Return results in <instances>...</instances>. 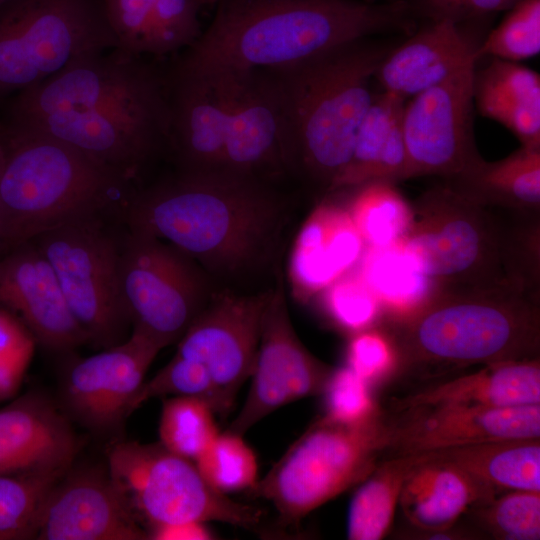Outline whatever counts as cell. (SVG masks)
Listing matches in <instances>:
<instances>
[{
	"label": "cell",
	"instance_id": "obj_1",
	"mask_svg": "<svg viewBox=\"0 0 540 540\" xmlns=\"http://www.w3.org/2000/svg\"><path fill=\"white\" fill-rule=\"evenodd\" d=\"M166 77L121 48L89 53L13 96L5 122L54 137L127 182L167 148Z\"/></svg>",
	"mask_w": 540,
	"mask_h": 540
},
{
	"label": "cell",
	"instance_id": "obj_2",
	"mask_svg": "<svg viewBox=\"0 0 540 540\" xmlns=\"http://www.w3.org/2000/svg\"><path fill=\"white\" fill-rule=\"evenodd\" d=\"M122 210L128 230L173 245L236 291L274 270L289 224L271 182L226 169L177 170L131 193Z\"/></svg>",
	"mask_w": 540,
	"mask_h": 540
},
{
	"label": "cell",
	"instance_id": "obj_3",
	"mask_svg": "<svg viewBox=\"0 0 540 540\" xmlns=\"http://www.w3.org/2000/svg\"><path fill=\"white\" fill-rule=\"evenodd\" d=\"M205 31L174 67L189 71L281 69L342 44L412 33L405 0H217Z\"/></svg>",
	"mask_w": 540,
	"mask_h": 540
},
{
	"label": "cell",
	"instance_id": "obj_4",
	"mask_svg": "<svg viewBox=\"0 0 540 540\" xmlns=\"http://www.w3.org/2000/svg\"><path fill=\"white\" fill-rule=\"evenodd\" d=\"M396 373L432 379L474 365L539 357L540 294L519 285L438 289L411 316L386 321Z\"/></svg>",
	"mask_w": 540,
	"mask_h": 540
},
{
	"label": "cell",
	"instance_id": "obj_5",
	"mask_svg": "<svg viewBox=\"0 0 540 540\" xmlns=\"http://www.w3.org/2000/svg\"><path fill=\"white\" fill-rule=\"evenodd\" d=\"M395 45L366 37L295 65L269 69L282 97L288 173L318 194L331 193L349 163L375 93L371 82Z\"/></svg>",
	"mask_w": 540,
	"mask_h": 540
},
{
	"label": "cell",
	"instance_id": "obj_6",
	"mask_svg": "<svg viewBox=\"0 0 540 540\" xmlns=\"http://www.w3.org/2000/svg\"><path fill=\"white\" fill-rule=\"evenodd\" d=\"M5 125L0 238L7 248L63 224L124 206L131 183L68 144Z\"/></svg>",
	"mask_w": 540,
	"mask_h": 540
},
{
	"label": "cell",
	"instance_id": "obj_7",
	"mask_svg": "<svg viewBox=\"0 0 540 540\" xmlns=\"http://www.w3.org/2000/svg\"><path fill=\"white\" fill-rule=\"evenodd\" d=\"M412 208L403 241L438 289L519 285L511 275L506 210L469 201L444 183L424 191Z\"/></svg>",
	"mask_w": 540,
	"mask_h": 540
},
{
	"label": "cell",
	"instance_id": "obj_8",
	"mask_svg": "<svg viewBox=\"0 0 540 540\" xmlns=\"http://www.w3.org/2000/svg\"><path fill=\"white\" fill-rule=\"evenodd\" d=\"M387 416L356 426L321 417L251 489L269 501L284 524H294L362 482L383 459Z\"/></svg>",
	"mask_w": 540,
	"mask_h": 540
},
{
	"label": "cell",
	"instance_id": "obj_9",
	"mask_svg": "<svg viewBox=\"0 0 540 540\" xmlns=\"http://www.w3.org/2000/svg\"><path fill=\"white\" fill-rule=\"evenodd\" d=\"M117 47L104 0H9L0 6V101Z\"/></svg>",
	"mask_w": 540,
	"mask_h": 540
},
{
	"label": "cell",
	"instance_id": "obj_10",
	"mask_svg": "<svg viewBox=\"0 0 540 540\" xmlns=\"http://www.w3.org/2000/svg\"><path fill=\"white\" fill-rule=\"evenodd\" d=\"M107 459L113 484L146 531L158 525L210 521L253 529L262 520L261 509L216 491L194 461L160 442L116 440Z\"/></svg>",
	"mask_w": 540,
	"mask_h": 540
},
{
	"label": "cell",
	"instance_id": "obj_11",
	"mask_svg": "<svg viewBox=\"0 0 540 540\" xmlns=\"http://www.w3.org/2000/svg\"><path fill=\"white\" fill-rule=\"evenodd\" d=\"M120 239L96 215L30 240L53 268L88 343L101 350L124 342L132 331L120 290Z\"/></svg>",
	"mask_w": 540,
	"mask_h": 540
},
{
	"label": "cell",
	"instance_id": "obj_12",
	"mask_svg": "<svg viewBox=\"0 0 540 540\" xmlns=\"http://www.w3.org/2000/svg\"><path fill=\"white\" fill-rule=\"evenodd\" d=\"M119 282L132 330L162 349L180 340L219 288L173 245L128 229L120 239Z\"/></svg>",
	"mask_w": 540,
	"mask_h": 540
},
{
	"label": "cell",
	"instance_id": "obj_13",
	"mask_svg": "<svg viewBox=\"0 0 540 540\" xmlns=\"http://www.w3.org/2000/svg\"><path fill=\"white\" fill-rule=\"evenodd\" d=\"M162 348L132 330L122 343L89 357H75L62 369L57 403L67 418L102 437L119 436L134 412L145 375Z\"/></svg>",
	"mask_w": 540,
	"mask_h": 540
},
{
	"label": "cell",
	"instance_id": "obj_14",
	"mask_svg": "<svg viewBox=\"0 0 540 540\" xmlns=\"http://www.w3.org/2000/svg\"><path fill=\"white\" fill-rule=\"evenodd\" d=\"M273 286L256 291L218 288L177 342L175 355L200 364L218 394L223 416L250 378Z\"/></svg>",
	"mask_w": 540,
	"mask_h": 540
},
{
	"label": "cell",
	"instance_id": "obj_15",
	"mask_svg": "<svg viewBox=\"0 0 540 540\" xmlns=\"http://www.w3.org/2000/svg\"><path fill=\"white\" fill-rule=\"evenodd\" d=\"M472 63L406 101L402 116L407 179L451 178L482 157L474 138Z\"/></svg>",
	"mask_w": 540,
	"mask_h": 540
},
{
	"label": "cell",
	"instance_id": "obj_16",
	"mask_svg": "<svg viewBox=\"0 0 540 540\" xmlns=\"http://www.w3.org/2000/svg\"><path fill=\"white\" fill-rule=\"evenodd\" d=\"M333 369L299 339L277 277L262 320L249 391L227 430L243 435L281 407L322 394Z\"/></svg>",
	"mask_w": 540,
	"mask_h": 540
},
{
	"label": "cell",
	"instance_id": "obj_17",
	"mask_svg": "<svg viewBox=\"0 0 540 540\" xmlns=\"http://www.w3.org/2000/svg\"><path fill=\"white\" fill-rule=\"evenodd\" d=\"M217 73L228 104L223 168L273 182L288 173L287 129L280 88L269 69Z\"/></svg>",
	"mask_w": 540,
	"mask_h": 540
},
{
	"label": "cell",
	"instance_id": "obj_18",
	"mask_svg": "<svg viewBox=\"0 0 540 540\" xmlns=\"http://www.w3.org/2000/svg\"><path fill=\"white\" fill-rule=\"evenodd\" d=\"M386 416L388 440L383 459L489 441L540 437V404L420 405Z\"/></svg>",
	"mask_w": 540,
	"mask_h": 540
},
{
	"label": "cell",
	"instance_id": "obj_19",
	"mask_svg": "<svg viewBox=\"0 0 540 540\" xmlns=\"http://www.w3.org/2000/svg\"><path fill=\"white\" fill-rule=\"evenodd\" d=\"M73 465L49 491L35 540L149 539L108 471Z\"/></svg>",
	"mask_w": 540,
	"mask_h": 540
},
{
	"label": "cell",
	"instance_id": "obj_20",
	"mask_svg": "<svg viewBox=\"0 0 540 540\" xmlns=\"http://www.w3.org/2000/svg\"><path fill=\"white\" fill-rule=\"evenodd\" d=\"M8 249L0 254V308L16 316L49 351L69 353L88 343L38 247L27 241Z\"/></svg>",
	"mask_w": 540,
	"mask_h": 540
},
{
	"label": "cell",
	"instance_id": "obj_21",
	"mask_svg": "<svg viewBox=\"0 0 540 540\" xmlns=\"http://www.w3.org/2000/svg\"><path fill=\"white\" fill-rule=\"evenodd\" d=\"M166 82L170 112L167 148L177 170L224 169L228 104L220 76L174 67Z\"/></svg>",
	"mask_w": 540,
	"mask_h": 540
},
{
	"label": "cell",
	"instance_id": "obj_22",
	"mask_svg": "<svg viewBox=\"0 0 540 540\" xmlns=\"http://www.w3.org/2000/svg\"><path fill=\"white\" fill-rule=\"evenodd\" d=\"M79 450L56 400L29 391L0 409V474L67 471Z\"/></svg>",
	"mask_w": 540,
	"mask_h": 540
},
{
	"label": "cell",
	"instance_id": "obj_23",
	"mask_svg": "<svg viewBox=\"0 0 540 540\" xmlns=\"http://www.w3.org/2000/svg\"><path fill=\"white\" fill-rule=\"evenodd\" d=\"M409 472L399 498L412 525L410 536L426 539H476L456 523L472 507L497 496L460 468L425 453Z\"/></svg>",
	"mask_w": 540,
	"mask_h": 540
},
{
	"label": "cell",
	"instance_id": "obj_24",
	"mask_svg": "<svg viewBox=\"0 0 540 540\" xmlns=\"http://www.w3.org/2000/svg\"><path fill=\"white\" fill-rule=\"evenodd\" d=\"M467 25L428 21L387 53L374 79L382 90L405 99L449 79L477 62L479 43Z\"/></svg>",
	"mask_w": 540,
	"mask_h": 540
},
{
	"label": "cell",
	"instance_id": "obj_25",
	"mask_svg": "<svg viewBox=\"0 0 540 540\" xmlns=\"http://www.w3.org/2000/svg\"><path fill=\"white\" fill-rule=\"evenodd\" d=\"M364 242L346 206L323 200L302 223L289 255L292 293L301 302L317 296L353 270Z\"/></svg>",
	"mask_w": 540,
	"mask_h": 540
},
{
	"label": "cell",
	"instance_id": "obj_26",
	"mask_svg": "<svg viewBox=\"0 0 540 540\" xmlns=\"http://www.w3.org/2000/svg\"><path fill=\"white\" fill-rule=\"evenodd\" d=\"M217 0H104L118 48L162 56L190 47L202 33L201 9Z\"/></svg>",
	"mask_w": 540,
	"mask_h": 540
},
{
	"label": "cell",
	"instance_id": "obj_27",
	"mask_svg": "<svg viewBox=\"0 0 540 540\" xmlns=\"http://www.w3.org/2000/svg\"><path fill=\"white\" fill-rule=\"evenodd\" d=\"M435 404L511 407L540 404L539 357L481 366L394 400V411Z\"/></svg>",
	"mask_w": 540,
	"mask_h": 540
},
{
	"label": "cell",
	"instance_id": "obj_28",
	"mask_svg": "<svg viewBox=\"0 0 540 540\" xmlns=\"http://www.w3.org/2000/svg\"><path fill=\"white\" fill-rule=\"evenodd\" d=\"M407 99L381 90L375 92L354 144L351 159L331 193L371 182L407 180V153L402 116Z\"/></svg>",
	"mask_w": 540,
	"mask_h": 540
},
{
	"label": "cell",
	"instance_id": "obj_29",
	"mask_svg": "<svg viewBox=\"0 0 540 540\" xmlns=\"http://www.w3.org/2000/svg\"><path fill=\"white\" fill-rule=\"evenodd\" d=\"M474 105L478 112L499 122L527 147H540V76L518 62L492 58L475 67Z\"/></svg>",
	"mask_w": 540,
	"mask_h": 540
},
{
	"label": "cell",
	"instance_id": "obj_30",
	"mask_svg": "<svg viewBox=\"0 0 540 540\" xmlns=\"http://www.w3.org/2000/svg\"><path fill=\"white\" fill-rule=\"evenodd\" d=\"M444 184L484 207L540 212V147L520 145L493 162L481 158Z\"/></svg>",
	"mask_w": 540,
	"mask_h": 540
},
{
	"label": "cell",
	"instance_id": "obj_31",
	"mask_svg": "<svg viewBox=\"0 0 540 540\" xmlns=\"http://www.w3.org/2000/svg\"><path fill=\"white\" fill-rule=\"evenodd\" d=\"M425 454L460 468L496 495L540 491L539 438L489 441Z\"/></svg>",
	"mask_w": 540,
	"mask_h": 540
},
{
	"label": "cell",
	"instance_id": "obj_32",
	"mask_svg": "<svg viewBox=\"0 0 540 540\" xmlns=\"http://www.w3.org/2000/svg\"><path fill=\"white\" fill-rule=\"evenodd\" d=\"M355 269L378 299L386 321L411 316L438 290L403 239L365 248Z\"/></svg>",
	"mask_w": 540,
	"mask_h": 540
},
{
	"label": "cell",
	"instance_id": "obj_33",
	"mask_svg": "<svg viewBox=\"0 0 540 540\" xmlns=\"http://www.w3.org/2000/svg\"><path fill=\"white\" fill-rule=\"evenodd\" d=\"M421 458V454L384 458L359 483L348 510V539L379 540L388 534L406 477Z\"/></svg>",
	"mask_w": 540,
	"mask_h": 540
},
{
	"label": "cell",
	"instance_id": "obj_34",
	"mask_svg": "<svg viewBox=\"0 0 540 540\" xmlns=\"http://www.w3.org/2000/svg\"><path fill=\"white\" fill-rule=\"evenodd\" d=\"M355 189L346 208L365 248L385 247L404 239L414 213L412 204L394 184L371 182Z\"/></svg>",
	"mask_w": 540,
	"mask_h": 540
},
{
	"label": "cell",
	"instance_id": "obj_35",
	"mask_svg": "<svg viewBox=\"0 0 540 540\" xmlns=\"http://www.w3.org/2000/svg\"><path fill=\"white\" fill-rule=\"evenodd\" d=\"M65 472L0 474V540L36 539L44 501Z\"/></svg>",
	"mask_w": 540,
	"mask_h": 540
},
{
	"label": "cell",
	"instance_id": "obj_36",
	"mask_svg": "<svg viewBox=\"0 0 540 540\" xmlns=\"http://www.w3.org/2000/svg\"><path fill=\"white\" fill-rule=\"evenodd\" d=\"M478 538L538 540L540 538V491L511 490L468 510Z\"/></svg>",
	"mask_w": 540,
	"mask_h": 540
},
{
	"label": "cell",
	"instance_id": "obj_37",
	"mask_svg": "<svg viewBox=\"0 0 540 540\" xmlns=\"http://www.w3.org/2000/svg\"><path fill=\"white\" fill-rule=\"evenodd\" d=\"M215 415L201 398L171 396L162 405L159 442L169 451L195 461L219 433Z\"/></svg>",
	"mask_w": 540,
	"mask_h": 540
},
{
	"label": "cell",
	"instance_id": "obj_38",
	"mask_svg": "<svg viewBox=\"0 0 540 540\" xmlns=\"http://www.w3.org/2000/svg\"><path fill=\"white\" fill-rule=\"evenodd\" d=\"M204 480L216 491L228 495L253 489L258 482V463L243 435L218 433L194 461Z\"/></svg>",
	"mask_w": 540,
	"mask_h": 540
},
{
	"label": "cell",
	"instance_id": "obj_39",
	"mask_svg": "<svg viewBox=\"0 0 540 540\" xmlns=\"http://www.w3.org/2000/svg\"><path fill=\"white\" fill-rule=\"evenodd\" d=\"M316 297L325 317L336 328L350 335L376 326L383 317L378 299L355 268Z\"/></svg>",
	"mask_w": 540,
	"mask_h": 540
},
{
	"label": "cell",
	"instance_id": "obj_40",
	"mask_svg": "<svg viewBox=\"0 0 540 540\" xmlns=\"http://www.w3.org/2000/svg\"><path fill=\"white\" fill-rule=\"evenodd\" d=\"M478 45L482 57L519 62L540 52V0H520Z\"/></svg>",
	"mask_w": 540,
	"mask_h": 540
},
{
	"label": "cell",
	"instance_id": "obj_41",
	"mask_svg": "<svg viewBox=\"0 0 540 540\" xmlns=\"http://www.w3.org/2000/svg\"><path fill=\"white\" fill-rule=\"evenodd\" d=\"M322 394L325 412L321 418L332 423L361 425L382 412L371 385L347 365L333 369Z\"/></svg>",
	"mask_w": 540,
	"mask_h": 540
},
{
	"label": "cell",
	"instance_id": "obj_42",
	"mask_svg": "<svg viewBox=\"0 0 540 540\" xmlns=\"http://www.w3.org/2000/svg\"><path fill=\"white\" fill-rule=\"evenodd\" d=\"M162 396H193L206 401L223 416L221 403L207 371L198 363L174 355L150 380L142 385L134 411L146 401Z\"/></svg>",
	"mask_w": 540,
	"mask_h": 540
},
{
	"label": "cell",
	"instance_id": "obj_43",
	"mask_svg": "<svg viewBox=\"0 0 540 540\" xmlns=\"http://www.w3.org/2000/svg\"><path fill=\"white\" fill-rule=\"evenodd\" d=\"M347 366L371 386L396 373L398 355L390 334L374 327L351 335L346 349Z\"/></svg>",
	"mask_w": 540,
	"mask_h": 540
},
{
	"label": "cell",
	"instance_id": "obj_44",
	"mask_svg": "<svg viewBox=\"0 0 540 540\" xmlns=\"http://www.w3.org/2000/svg\"><path fill=\"white\" fill-rule=\"evenodd\" d=\"M35 339L13 314L0 308V402L19 390L29 366Z\"/></svg>",
	"mask_w": 540,
	"mask_h": 540
},
{
	"label": "cell",
	"instance_id": "obj_45",
	"mask_svg": "<svg viewBox=\"0 0 540 540\" xmlns=\"http://www.w3.org/2000/svg\"><path fill=\"white\" fill-rule=\"evenodd\" d=\"M520 0H416L417 10L428 21L472 24L491 14L511 9Z\"/></svg>",
	"mask_w": 540,
	"mask_h": 540
},
{
	"label": "cell",
	"instance_id": "obj_46",
	"mask_svg": "<svg viewBox=\"0 0 540 540\" xmlns=\"http://www.w3.org/2000/svg\"><path fill=\"white\" fill-rule=\"evenodd\" d=\"M149 539L157 540H203L213 538L212 533L201 522H185L153 526L147 530Z\"/></svg>",
	"mask_w": 540,
	"mask_h": 540
},
{
	"label": "cell",
	"instance_id": "obj_47",
	"mask_svg": "<svg viewBox=\"0 0 540 540\" xmlns=\"http://www.w3.org/2000/svg\"><path fill=\"white\" fill-rule=\"evenodd\" d=\"M5 158V125L0 121V176Z\"/></svg>",
	"mask_w": 540,
	"mask_h": 540
},
{
	"label": "cell",
	"instance_id": "obj_48",
	"mask_svg": "<svg viewBox=\"0 0 540 540\" xmlns=\"http://www.w3.org/2000/svg\"><path fill=\"white\" fill-rule=\"evenodd\" d=\"M4 249H8L4 242L2 241V239L0 238V253L4 250Z\"/></svg>",
	"mask_w": 540,
	"mask_h": 540
},
{
	"label": "cell",
	"instance_id": "obj_49",
	"mask_svg": "<svg viewBox=\"0 0 540 540\" xmlns=\"http://www.w3.org/2000/svg\"><path fill=\"white\" fill-rule=\"evenodd\" d=\"M9 0H0V6H2L4 3H6Z\"/></svg>",
	"mask_w": 540,
	"mask_h": 540
},
{
	"label": "cell",
	"instance_id": "obj_50",
	"mask_svg": "<svg viewBox=\"0 0 540 540\" xmlns=\"http://www.w3.org/2000/svg\"><path fill=\"white\" fill-rule=\"evenodd\" d=\"M366 2H376L377 0H364Z\"/></svg>",
	"mask_w": 540,
	"mask_h": 540
}]
</instances>
